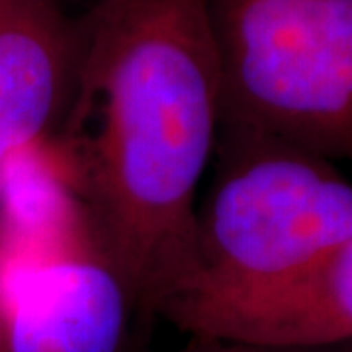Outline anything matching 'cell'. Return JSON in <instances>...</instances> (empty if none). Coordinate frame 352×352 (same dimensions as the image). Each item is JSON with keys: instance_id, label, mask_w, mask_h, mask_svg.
Wrapping results in <instances>:
<instances>
[{"instance_id": "3", "label": "cell", "mask_w": 352, "mask_h": 352, "mask_svg": "<svg viewBox=\"0 0 352 352\" xmlns=\"http://www.w3.org/2000/svg\"><path fill=\"white\" fill-rule=\"evenodd\" d=\"M221 124L352 161V0H208Z\"/></svg>"}, {"instance_id": "1", "label": "cell", "mask_w": 352, "mask_h": 352, "mask_svg": "<svg viewBox=\"0 0 352 352\" xmlns=\"http://www.w3.org/2000/svg\"><path fill=\"white\" fill-rule=\"evenodd\" d=\"M78 22L75 90L41 147L133 309L157 315L194 274L221 124L208 0H100Z\"/></svg>"}, {"instance_id": "5", "label": "cell", "mask_w": 352, "mask_h": 352, "mask_svg": "<svg viewBox=\"0 0 352 352\" xmlns=\"http://www.w3.org/2000/svg\"><path fill=\"white\" fill-rule=\"evenodd\" d=\"M80 51V22L61 2L0 0V173L61 122Z\"/></svg>"}, {"instance_id": "9", "label": "cell", "mask_w": 352, "mask_h": 352, "mask_svg": "<svg viewBox=\"0 0 352 352\" xmlns=\"http://www.w3.org/2000/svg\"><path fill=\"white\" fill-rule=\"evenodd\" d=\"M57 2H59V0H57ZM94 2H100V0H92V4H94Z\"/></svg>"}, {"instance_id": "8", "label": "cell", "mask_w": 352, "mask_h": 352, "mask_svg": "<svg viewBox=\"0 0 352 352\" xmlns=\"http://www.w3.org/2000/svg\"><path fill=\"white\" fill-rule=\"evenodd\" d=\"M0 352H8V346H6V340H4V333H2V327H0Z\"/></svg>"}, {"instance_id": "7", "label": "cell", "mask_w": 352, "mask_h": 352, "mask_svg": "<svg viewBox=\"0 0 352 352\" xmlns=\"http://www.w3.org/2000/svg\"><path fill=\"white\" fill-rule=\"evenodd\" d=\"M168 352H352V342L325 349H282V346H261L237 340L214 339V337H188V340Z\"/></svg>"}, {"instance_id": "4", "label": "cell", "mask_w": 352, "mask_h": 352, "mask_svg": "<svg viewBox=\"0 0 352 352\" xmlns=\"http://www.w3.org/2000/svg\"><path fill=\"white\" fill-rule=\"evenodd\" d=\"M133 311L122 280L87 247L20 278L0 303L8 352H120Z\"/></svg>"}, {"instance_id": "2", "label": "cell", "mask_w": 352, "mask_h": 352, "mask_svg": "<svg viewBox=\"0 0 352 352\" xmlns=\"http://www.w3.org/2000/svg\"><path fill=\"white\" fill-rule=\"evenodd\" d=\"M212 159L210 192L196 210L194 274L164 305L261 298L352 235V182L327 159L233 124H219Z\"/></svg>"}, {"instance_id": "6", "label": "cell", "mask_w": 352, "mask_h": 352, "mask_svg": "<svg viewBox=\"0 0 352 352\" xmlns=\"http://www.w3.org/2000/svg\"><path fill=\"white\" fill-rule=\"evenodd\" d=\"M159 317L188 337L261 346L352 342V235L282 288L239 303H168Z\"/></svg>"}]
</instances>
